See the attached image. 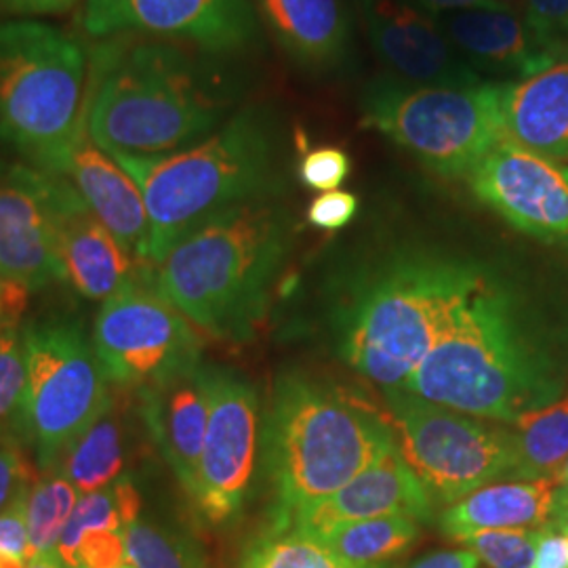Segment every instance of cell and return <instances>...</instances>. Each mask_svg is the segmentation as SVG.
I'll return each instance as SVG.
<instances>
[{"label":"cell","instance_id":"cell-48","mask_svg":"<svg viewBox=\"0 0 568 568\" xmlns=\"http://www.w3.org/2000/svg\"><path fill=\"white\" fill-rule=\"evenodd\" d=\"M556 480L562 485V487L568 488V459L567 464L562 466V469L558 471V476H556Z\"/></svg>","mask_w":568,"mask_h":568},{"label":"cell","instance_id":"cell-49","mask_svg":"<svg viewBox=\"0 0 568 568\" xmlns=\"http://www.w3.org/2000/svg\"><path fill=\"white\" fill-rule=\"evenodd\" d=\"M119 568H135V567H131V565H122V567H119Z\"/></svg>","mask_w":568,"mask_h":568},{"label":"cell","instance_id":"cell-12","mask_svg":"<svg viewBox=\"0 0 568 568\" xmlns=\"http://www.w3.org/2000/svg\"><path fill=\"white\" fill-rule=\"evenodd\" d=\"M209 426L192 504L211 527L230 525L244 508L260 448V398L239 373L206 366Z\"/></svg>","mask_w":568,"mask_h":568},{"label":"cell","instance_id":"cell-36","mask_svg":"<svg viewBox=\"0 0 568 568\" xmlns=\"http://www.w3.org/2000/svg\"><path fill=\"white\" fill-rule=\"evenodd\" d=\"M34 478L32 464L23 455L20 443L0 438V511L28 493Z\"/></svg>","mask_w":568,"mask_h":568},{"label":"cell","instance_id":"cell-35","mask_svg":"<svg viewBox=\"0 0 568 568\" xmlns=\"http://www.w3.org/2000/svg\"><path fill=\"white\" fill-rule=\"evenodd\" d=\"M352 161L339 148H314L305 152L302 163H300V180L307 185L310 190L318 192H331L337 190L345 178L349 175Z\"/></svg>","mask_w":568,"mask_h":568},{"label":"cell","instance_id":"cell-37","mask_svg":"<svg viewBox=\"0 0 568 568\" xmlns=\"http://www.w3.org/2000/svg\"><path fill=\"white\" fill-rule=\"evenodd\" d=\"M358 213V199L352 192L331 190L314 199L307 209V222L321 230H342Z\"/></svg>","mask_w":568,"mask_h":568},{"label":"cell","instance_id":"cell-47","mask_svg":"<svg viewBox=\"0 0 568 568\" xmlns=\"http://www.w3.org/2000/svg\"><path fill=\"white\" fill-rule=\"evenodd\" d=\"M567 497H568V488L567 493H565V497H562V504H560V511H558V516H556V520L551 523V525H556V527L565 528L568 532V509H567Z\"/></svg>","mask_w":568,"mask_h":568},{"label":"cell","instance_id":"cell-17","mask_svg":"<svg viewBox=\"0 0 568 568\" xmlns=\"http://www.w3.org/2000/svg\"><path fill=\"white\" fill-rule=\"evenodd\" d=\"M429 514V490L413 471V467L406 464L400 447L396 445L335 495L272 523L323 537L331 528L345 523H361L384 516H408L415 520H426Z\"/></svg>","mask_w":568,"mask_h":568},{"label":"cell","instance_id":"cell-33","mask_svg":"<svg viewBox=\"0 0 568 568\" xmlns=\"http://www.w3.org/2000/svg\"><path fill=\"white\" fill-rule=\"evenodd\" d=\"M490 568H535L539 528H485L457 537Z\"/></svg>","mask_w":568,"mask_h":568},{"label":"cell","instance_id":"cell-22","mask_svg":"<svg viewBox=\"0 0 568 568\" xmlns=\"http://www.w3.org/2000/svg\"><path fill=\"white\" fill-rule=\"evenodd\" d=\"M504 140L551 161H568V58L546 70L497 84Z\"/></svg>","mask_w":568,"mask_h":568},{"label":"cell","instance_id":"cell-23","mask_svg":"<svg viewBox=\"0 0 568 568\" xmlns=\"http://www.w3.org/2000/svg\"><path fill=\"white\" fill-rule=\"evenodd\" d=\"M562 497L565 487L556 478L495 483L450 504L440 525L453 539L485 528L548 527Z\"/></svg>","mask_w":568,"mask_h":568},{"label":"cell","instance_id":"cell-42","mask_svg":"<svg viewBox=\"0 0 568 568\" xmlns=\"http://www.w3.org/2000/svg\"><path fill=\"white\" fill-rule=\"evenodd\" d=\"M480 560L469 549H448V551H436L426 558L413 562L408 568H478Z\"/></svg>","mask_w":568,"mask_h":568},{"label":"cell","instance_id":"cell-34","mask_svg":"<svg viewBox=\"0 0 568 568\" xmlns=\"http://www.w3.org/2000/svg\"><path fill=\"white\" fill-rule=\"evenodd\" d=\"M527 23L558 60L568 58V0H527Z\"/></svg>","mask_w":568,"mask_h":568},{"label":"cell","instance_id":"cell-10","mask_svg":"<svg viewBox=\"0 0 568 568\" xmlns=\"http://www.w3.org/2000/svg\"><path fill=\"white\" fill-rule=\"evenodd\" d=\"M398 447L429 493L455 504L478 488L516 480V438L504 426L387 392Z\"/></svg>","mask_w":568,"mask_h":568},{"label":"cell","instance_id":"cell-15","mask_svg":"<svg viewBox=\"0 0 568 568\" xmlns=\"http://www.w3.org/2000/svg\"><path fill=\"white\" fill-rule=\"evenodd\" d=\"M467 183L511 227L568 248L567 164L501 140L469 171Z\"/></svg>","mask_w":568,"mask_h":568},{"label":"cell","instance_id":"cell-11","mask_svg":"<svg viewBox=\"0 0 568 568\" xmlns=\"http://www.w3.org/2000/svg\"><path fill=\"white\" fill-rule=\"evenodd\" d=\"M93 347L110 386L138 392L201 366V337L145 283L126 284L103 302Z\"/></svg>","mask_w":568,"mask_h":568},{"label":"cell","instance_id":"cell-20","mask_svg":"<svg viewBox=\"0 0 568 568\" xmlns=\"http://www.w3.org/2000/svg\"><path fill=\"white\" fill-rule=\"evenodd\" d=\"M459 58L476 72L487 70L511 81L546 70L554 58L527 20L497 7L434 16Z\"/></svg>","mask_w":568,"mask_h":568},{"label":"cell","instance_id":"cell-8","mask_svg":"<svg viewBox=\"0 0 568 568\" xmlns=\"http://www.w3.org/2000/svg\"><path fill=\"white\" fill-rule=\"evenodd\" d=\"M361 108L366 126L445 178H467L504 140L497 84L436 87L379 77L366 84Z\"/></svg>","mask_w":568,"mask_h":568},{"label":"cell","instance_id":"cell-39","mask_svg":"<svg viewBox=\"0 0 568 568\" xmlns=\"http://www.w3.org/2000/svg\"><path fill=\"white\" fill-rule=\"evenodd\" d=\"M535 568H568V532L548 525L539 528Z\"/></svg>","mask_w":568,"mask_h":568},{"label":"cell","instance_id":"cell-2","mask_svg":"<svg viewBox=\"0 0 568 568\" xmlns=\"http://www.w3.org/2000/svg\"><path fill=\"white\" fill-rule=\"evenodd\" d=\"M291 244V220L264 199L222 211L185 234L148 284L187 323L224 342H248Z\"/></svg>","mask_w":568,"mask_h":568},{"label":"cell","instance_id":"cell-45","mask_svg":"<svg viewBox=\"0 0 568 568\" xmlns=\"http://www.w3.org/2000/svg\"><path fill=\"white\" fill-rule=\"evenodd\" d=\"M493 4L497 9H504V11H509V13L527 20V0H493Z\"/></svg>","mask_w":568,"mask_h":568},{"label":"cell","instance_id":"cell-40","mask_svg":"<svg viewBox=\"0 0 568 568\" xmlns=\"http://www.w3.org/2000/svg\"><path fill=\"white\" fill-rule=\"evenodd\" d=\"M79 0H0V9L16 16H49L72 9Z\"/></svg>","mask_w":568,"mask_h":568},{"label":"cell","instance_id":"cell-27","mask_svg":"<svg viewBox=\"0 0 568 568\" xmlns=\"http://www.w3.org/2000/svg\"><path fill=\"white\" fill-rule=\"evenodd\" d=\"M140 516L142 495L135 487L131 474H124L105 488L82 495L58 544V554L63 565L68 568L74 567L77 548L87 530L110 528L126 532Z\"/></svg>","mask_w":568,"mask_h":568},{"label":"cell","instance_id":"cell-18","mask_svg":"<svg viewBox=\"0 0 568 568\" xmlns=\"http://www.w3.org/2000/svg\"><path fill=\"white\" fill-rule=\"evenodd\" d=\"M58 243L65 283L81 297L105 302L126 284L150 281L152 270L131 257L65 178L58 196Z\"/></svg>","mask_w":568,"mask_h":568},{"label":"cell","instance_id":"cell-4","mask_svg":"<svg viewBox=\"0 0 568 568\" xmlns=\"http://www.w3.org/2000/svg\"><path fill=\"white\" fill-rule=\"evenodd\" d=\"M262 440L276 495L272 520L335 495L398 445L392 419L375 406L302 377L276 387Z\"/></svg>","mask_w":568,"mask_h":568},{"label":"cell","instance_id":"cell-1","mask_svg":"<svg viewBox=\"0 0 568 568\" xmlns=\"http://www.w3.org/2000/svg\"><path fill=\"white\" fill-rule=\"evenodd\" d=\"M234 98L217 63L171 41L121 34L89 53L84 131L110 156H163L215 131Z\"/></svg>","mask_w":568,"mask_h":568},{"label":"cell","instance_id":"cell-29","mask_svg":"<svg viewBox=\"0 0 568 568\" xmlns=\"http://www.w3.org/2000/svg\"><path fill=\"white\" fill-rule=\"evenodd\" d=\"M236 568H386L354 567L339 558L321 537L272 523L246 548Z\"/></svg>","mask_w":568,"mask_h":568},{"label":"cell","instance_id":"cell-31","mask_svg":"<svg viewBox=\"0 0 568 568\" xmlns=\"http://www.w3.org/2000/svg\"><path fill=\"white\" fill-rule=\"evenodd\" d=\"M126 560L135 568H209L192 537L143 516L126 530Z\"/></svg>","mask_w":568,"mask_h":568},{"label":"cell","instance_id":"cell-38","mask_svg":"<svg viewBox=\"0 0 568 568\" xmlns=\"http://www.w3.org/2000/svg\"><path fill=\"white\" fill-rule=\"evenodd\" d=\"M26 499H28V493H23L9 508L0 511V551L13 554L28 562L34 556V551L28 535Z\"/></svg>","mask_w":568,"mask_h":568},{"label":"cell","instance_id":"cell-28","mask_svg":"<svg viewBox=\"0 0 568 568\" xmlns=\"http://www.w3.org/2000/svg\"><path fill=\"white\" fill-rule=\"evenodd\" d=\"M419 537V525L408 516H384L331 528L321 539L354 567H384Z\"/></svg>","mask_w":568,"mask_h":568},{"label":"cell","instance_id":"cell-30","mask_svg":"<svg viewBox=\"0 0 568 568\" xmlns=\"http://www.w3.org/2000/svg\"><path fill=\"white\" fill-rule=\"evenodd\" d=\"M77 493L60 467L44 469L32 480L26 499V518L34 556L58 549L61 532L79 504Z\"/></svg>","mask_w":568,"mask_h":568},{"label":"cell","instance_id":"cell-5","mask_svg":"<svg viewBox=\"0 0 568 568\" xmlns=\"http://www.w3.org/2000/svg\"><path fill=\"white\" fill-rule=\"evenodd\" d=\"M276 129L246 108L194 145L163 156H112L133 178L150 217V262L161 264L185 234L236 204L272 192Z\"/></svg>","mask_w":568,"mask_h":568},{"label":"cell","instance_id":"cell-26","mask_svg":"<svg viewBox=\"0 0 568 568\" xmlns=\"http://www.w3.org/2000/svg\"><path fill=\"white\" fill-rule=\"evenodd\" d=\"M511 432L516 438V480L556 478L568 459V389L551 403L523 413Z\"/></svg>","mask_w":568,"mask_h":568},{"label":"cell","instance_id":"cell-43","mask_svg":"<svg viewBox=\"0 0 568 568\" xmlns=\"http://www.w3.org/2000/svg\"><path fill=\"white\" fill-rule=\"evenodd\" d=\"M419 7H424L432 16H443L450 11H464V9H480V7H495L493 0H415Z\"/></svg>","mask_w":568,"mask_h":568},{"label":"cell","instance_id":"cell-25","mask_svg":"<svg viewBox=\"0 0 568 568\" xmlns=\"http://www.w3.org/2000/svg\"><path fill=\"white\" fill-rule=\"evenodd\" d=\"M122 394L116 387L110 389L102 413L55 466L82 495L105 488L129 474L131 434Z\"/></svg>","mask_w":568,"mask_h":568},{"label":"cell","instance_id":"cell-50","mask_svg":"<svg viewBox=\"0 0 568 568\" xmlns=\"http://www.w3.org/2000/svg\"><path fill=\"white\" fill-rule=\"evenodd\" d=\"M567 509H568V497H567Z\"/></svg>","mask_w":568,"mask_h":568},{"label":"cell","instance_id":"cell-32","mask_svg":"<svg viewBox=\"0 0 568 568\" xmlns=\"http://www.w3.org/2000/svg\"><path fill=\"white\" fill-rule=\"evenodd\" d=\"M26 356L20 325H0V438L23 440Z\"/></svg>","mask_w":568,"mask_h":568},{"label":"cell","instance_id":"cell-24","mask_svg":"<svg viewBox=\"0 0 568 568\" xmlns=\"http://www.w3.org/2000/svg\"><path fill=\"white\" fill-rule=\"evenodd\" d=\"M265 20L284 51L307 70L342 65L349 26L342 0H260Z\"/></svg>","mask_w":568,"mask_h":568},{"label":"cell","instance_id":"cell-7","mask_svg":"<svg viewBox=\"0 0 568 568\" xmlns=\"http://www.w3.org/2000/svg\"><path fill=\"white\" fill-rule=\"evenodd\" d=\"M89 53L41 21L0 23V150L61 175L84 135Z\"/></svg>","mask_w":568,"mask_h":568},{"label":"cell","instance_id":"cell-14","mask_svg":"<svg viewBox=\"0 0 568 568\" xmlns=\"http://www.w3.org/2000/svg\"><path fill=\"white\" fill-rule=\"evenodd\" d=\"M60 175L0 159V281L28 293L65 283L58 243Z\"/></svg>","mask_w":568,"mask_h":568},{"label":"cell","instance_id":"cell-3","mask_svg":"<svg viewBox=\"0 0 568 568\" xmlns=\"http://www.w3.org/2000/svg\"><path fill=\"white\" fill-rule=\"evenodd\" d=\"M478 419L514 424L560 396V384L518 323L508 293L487 272L400 389Z\"/></svg>","mask_w":568,"mask_h":568},{"label":"cell","instance_id":"cell-6","mask_svg":"<svg viewBox=\"0 0 568 568\" xmlns=\"http://www.w3.org/2000/svg\"><path fill=\"white\" fill-rule=\"evenodd\" d=\"M485 274L457 257L413 251L365 286L344 333V358L371 384L400 392Z\"/></svg>","mask_w":568,"mask_h":568},{"label":"cell","instance_id":"cell-16","mask_svg":"<svg viewBox=\"0 0 568 568\" xmlns=\"http://www.w3.org/2000/svg\"><path fill=\"white\" fill-rule=\"evenodd\" d=\"M368 39L398 79L436 87H478L438 20L415 0H361Z\"/></svg>","mask_w":568,"mask_h":568},{"label":"cell","instance_id":"cell-19","mask_svg":"<svg viewBox=\"0 0 568 568\" xmlns=\"http://www.w3.org/2000/svg\"><path fill=\"white\" fill-rule=\"evenodd\" d=\"M135 398L150 440L192 497L209 426L206 366L142 387Z\"/></svg>","mask_w":568,"mask_h":568},{"label":"cell","instance_id":"cell-9","mask_svg":"<svg viewBox=\"0 0 568 568\" xmlns=\"http://www.w3.org/2000/svg\"><path fill=\"white\" fill-rule=\"evenodd\" d=\"M26 356L23 440L41 471L58 466L110 396L81 321L51 314L21 326Z\"/></svg>","mask_w":568,"mask_h":568},{"label":"cell","instance_id":"cell-46","mask_svg":"<svg viewBox=\"0 0 568 568\" xmlns=\"http://www.w3.org/2000/svg\"><path fill=\"white\" fill-rule=\"evenodd\" d=\"M26 560H21L13 554H7V551H0V568H26Z\"/></svg>","mask_w":568,"mask_h":568},{"label":"cell","instance_id":"cell-13","mask_svg":"<svg viewBox=\"0 0 568 568\" xmlns=\"http://www.w3.org/2000/svg\"><path fill=\"white\" fill-rule=\"evenodd\" d=\"M82 30L93 39L121 34L187 42L206 53H234L257 37L248 0H87Z\"/></svg>","mask_w":568,"mask_h":568},{"label":"cell","instance_id":"cell-44","mask_svg":"<svg viewBox=\"0 0 568 568\" xmlns=\"http://www.w3.org/2000/svg\"><path fill=\"white\" fill-rule=\"evenodd\" d=\"M26 568H68L63 565V560L60 558V554H58V549L55 551H44V554H37V556H32L30 560H28V565Z\"/></svg>","mask_w":568,"mask_h":568},{"label":"cell","instance_id":"cell-21","mask_svg":"<svg viewBox=\"0 0 568 568\" xmlns=\"http://www.w3.org/2000/svg\"><path fill=\"white\" fill-rule=\"evenodd\" d=\"M61 178L77 187L93 215L131 253V257L152 270L150 217L142 192L121 164L89 140L87 131L72 150Z\"/></svg>","mask_w":568,"mask_h":568},{"label":"cell","instance_id":"cell-41","mask_svg":"<svg viewBox=\"0 0 568 568\" xmlns=\"http://www.w3.org/2000/svg\"><path fill=\"white\" fill-rule=\"evenodd\" d=\"M28 295L30 293L18 284L0 281V325H20Z\"/></svg>","mask_w":568,"mask_h":568}]
</instances>
